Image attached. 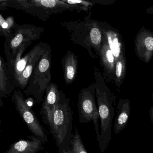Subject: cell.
<instances>
[{
  "instance_id": "1",
  "label": "cell",
  "mask_w": 153,
  "mask_h": 153,
  "mask_svg": "<svg viewBox=\"0 0 153 153\" xmlns=\"http://www.w3.org/2000/svg\"><path fill=\"white\" fill-rule=\"evenodd\" d=\"M94 76L101 129L98 146L101 152L104 153L112 139V123L114 116L117 97L111 92L106 85L102 72L97 67L94 68Z\"/></svg>"
},
{
  "instance_id": "2",
  "label": "cell",
  "mask_w": 153,
  "mask_h": 153,
  "mask_svg": "<svg viewBox=\"0 0 153 153\" xmlns=\"http://www.w3.org/2000/svg\"><path fill=\"white\" fill-rule=\"evenodd\" d=\"M48 126L59 149V153L70 148L73 136V112L70 100L61 90L60 98L56 105Z\"/></svg>"
},
{
  "instance_id": "3",
  "label": "cell",
  "mask_w": 153,
  "mask_h": 153,
  "mask_svg": "<svg viewBox=\"0 0 153 153\" xmlns=\"http://www.w3.org/2000/svg\"><path fill=\"white\" fill-rule=\"evenodd\" d=\"M1 10L12 8L22 10L44 21L53 15L66 11H80L75 5L67 4L63 0H1Z\"/></svg>"
},
{
  "instance_id": "4",
  "label": "cell",
  "mask_w": 153,
  "mask_h": 153,
  "mask_svg": "<svg viewBox=\"0 0 153 153\" xmlns=\"http://www.w3.org/2000/svg\"><path fill=\"white\" fill-rule=\"evenodd\" d=\"M51 49L48 45L33 71L27 87L23 91L27 96H33L37 104L42 102L46 89L51 83Z\"/></svg>"
},
{
  "instance_id": "5",
  "label": "cell",
  "mask_w": 153,
  "mask_h": 153,
  "mask_svg": "<svg viewBox=\"0 0 153 153\" xmlns=\"http://www.w3.org/2000/svg\"><path fill=\"white\" fill-rule=\"evenodd\" d=\"M95 85L93 83L88 87L81 89L79 94L77 109L80 123L93 121L97 134V142L100 138L99 112L95 101Z\"/></svg>"
},
{
  "instance_id": "6",
  "label": "cell",
  "mask_w": 153,
  "mask_h": 153,
  "mask_svg": "<svg viewBox=\"0 0 153 153\" xmlns=\"http://www.w3.org/2000/svg\"><path fill=\"white\" fill-rule=\"evenodd\" d=\"M44 31L43 27L31 24H17L13 37L10 41H5L4 42V52L7 58V64H10L14 59L21 45L39 40Z\"/></svg>"
},
{
  "instance_id": "7",
  "label": "cell",
  "mask_w": 153,
  "mask_h": 153,
  "mask_svg": "<svg viewBox=\"0 0 153 153\" xmlns=\"http://www.w3.org/2000/svg\"><path fill=\"white\" fill-rule=\"evenodd\" d=\"M11 101L21 119L25 122L33 135L44 144L48 141V137L33 111L27 104L22 90L16 89L11 95Z\"/></svg>"
},
{
  "instance_id": "8",
  "label": "cell",
  "mask_w": 153,
  "mask_h": 153,
  "mask_svg": "<svg viewBox=\"0 0 153 153\" xmlns=\"http://www.w3.org/2000/svg\"><path fill=\"white\" fill-rule=\"evenodd\" d=\"M92 12L83 19L75 21L64 22L62 23V26L66 28L69 35L70 38L76 44L85 49L91 58L95 59L96 56L92 51L90 44V23L89 20Z\"/></svg>"
},
{
  "instance_id": "9",
  "label": "cell",
  "mask_w": 153,
  "mask_h": 153,
  "mask_svg": "<svg viewBox=\"0 0 153 153\" xmlns=\"http://www.w3.org/2000/svg\"><path fill=\"white\" fill-rule=\"evenodd\" d=\"M32 44V42H28L21 45L19 48L14 59L10 64H7L16 87L20 76L27 65L39 50L45 45V43H39L34 46L33 49L27 53L24 57H22L28 46Z\"/></svg>"
},
{
  "instance_id": "10",
  "label": "cell",
  "mask_w": 153,
  "mask_h": 153,
  "mask_svg": "<svg viewBox=\"0 0 153 153\" xmlns=\"http://www.w3.org/2000/svg\"><path fill=\"white\" fill-rule=\"evenodd\" d=\"M99 24L102 30L105 40L114 56L115 62L125 57L124 42L119 30L105 21H99Z\"/></svg>"
},
{
  "instance_id": "11",
  "label": "cell",
  "mask_w": 153,
  "mask_h": 153,
  "mask_svg": "<svg viewBox=\"0 0 153 153\" xmlns=\"http://www.w3.org/2000/svg\"><path fill=\"white\" fill-rule=\"evenodd\" d=\"M135 51L138 59L146 63L150 62L153 56V33L141 27L136 35Z\"/></svg>"
},
{
  "instance_id": "12",
  "label": "cell",
  "mask_w": 153,
  "mask_h": 153,
  "mask_svg": "<svg viewBox=\"0 0 153 153\" xmlns=\"http://www.w3.org/2000/svg\"><path fill=\"white\" fill-rule=\"evenodd\" d=\"M61 92V90H59L58 86L52 82L46 89L39 113L43 122L46 125H48L52 117L55 106L60 98Z\"/></svg>"
},
{
  "instance_id": "13",
  "label": "cell",
  "mask_w": 153,
  "mask_h": 153,
  "mask_svg": "<svg viewBox=\"0 0 153 153\" xmlns=\"http://www.w3.org/2000/svg\"><path fill=\"white\" fill-rule=\"evenodd\" d=\"M16 85L6 62L0 56V107L4 105L2 98H8L16 90Z\"/></svg>"
},
{
  "instance_id": "14",
  "label": "cell",
  "mask_w": 153,
  "mask_h": 153,
  "mask_svg": "<svg viewBox=\"0 0 153 153\" xmlns=\"http://www.w3.org/2000/svg\"><path fill=\"white\" fill-rule=\"evenodd\" d=\"M100 65L103 69L102 76L106 82L113 80L115 60L104 37L103 42L99 53Z\"/></svg>"
},
{
  "instance_id": "15",
  "label": "cell",
  "mask_w": 153,
  "mask_h": 153,
  "mask_svg": "<svg viewBox=\"0 0 153 153\" xmlns=\"http://www.w3.org/2000/svg\"><path fill=\"white\" fill-rule=\"evenodd\" d=\"M27 139L20 140L11 144L4 153H37L44 148V143L34 136H27Z\"/></svg>"
},
{
  "instance_id": "16",
  "label": "cell",
  "mask_w": 153,
  "mask_h": 153,
  "mask_svg": "<svg viewBox=\"0 0 153 153\" xmlns=\"http://www.w3.org/2000/svg\"><path fill=\"white\" fill-rule=\"evenodd\" d=\"M131 107L128 99L121 98L119 100L116 109L114 123V135H117L125 128L130 116Z\"/></svg>"
},
{
  "instance_id": "17",
  "label": "cell",
  "mask_w": 153,
  "mask_h": 153,
  "mask_svg": "<svg viewBox=\"0 0 153 153\" xmlns=\"http://www.w3.org/2000/svg\"><path fill=\"white\" fill-rule=\"evenodd\" d=\"M63 70V77L66 85L72 84L76 77L78 68V59L76 55L68 51L61 62Z\"/></svg>"
},
{
  "instance_id": "18",
  "label": "cell",
  "mask_w": 153,
  "mask_h": 153,
  "mask_svg": "<svg viewBox=\"0 0 153 153\" xmlns=\"http://www.w3.org/2000/svg\"><path fill=\"white\" fill-rule=\"evenodd\" d=\"M48 45L45 43V45L39 50V51L32 58L25 68L21 74L20 78L17 84L16 88H18L21 90L24 91L28 85L30 77L33 73V71L37 64L39 59L45 52V50Z\"/></svg>"
},
{
  "instance_id": "19",
  "label": "cell",
  "mask_w": 153,
  "mask_h": 153,
  "mask_svg": "<svg viewBox=\"0 0 153 153\" xmlns=\"http://www.w3.org/2000/svg\"><path fill=\"white\" fill-rule=\"evenodd\" d=\"M17 24L15 18L12 16H9L6 19L0 15V35L5 37L7 42L10 41L13 37L15 27Z\"/></svg>"
},
{
  "instance_id": "20",
  "label": "cell",
  "mask_w": 153,
  "mask_h": 153,
  "mask_svg": "<svg viewBox=\"0 0 153 153\" xmlns=\"http://www.w3.org/2000/svg\"><path fill=\"white\" fill-rule=\"evenodd\" d=\"M127 61L126 57H122L115 62L113 81L115 86L120 88L123 83L126 75Z\"/></svg>"
},
{
  "instance_id": "21",
  "label": "cell",
  "mask_w": 153,
  "mask_h": 153,
  "mask_svg": "<svg viewBox=\"0 0 153 153\" xmlns=\"http://www.w3.org/2000/svg\"><path fill=\"white\" fill-rule=\"evenodd\" d=\"M70 147L73 153H88L76 126L73 137L71 140Z\"/></svg>"
},
{
  "instance_id": "22",
  "label": "cell",
  "mask_w": 153,
  "mask_h": 153,
  "mask_svg": "<svg viewBox=\"0 0 153 153\" xmlns=\"http://www.w3.org/2000/svg\"><path fill=\"white\" fill-rule=\"evenodd\" d=\"M64 2L71 5H75L81 11H87L90 10L95 3L92 1H73V0H63Z\"/></svg>"
},
{
  "instance_id": "23",
  "label": "cell",
  "mask_w": 153,
  "mask_h": 153,
  "mask_svg": "<svg viewBox=\"0 0 153 153\" xmlns=\"http://www.w3.org/2000/svg\"><path fill=\"white\" fill-rule=\"evenodd\" d=\"M95 4H100L103 5H109L113 4L115 1V0H92Z\"/></svg>"
},
{
  "instance_id": "24",
  "label": "cell",
  "mask_w": 153,
  "mask_h": 153,
  "mask_svg": "<svg viewBox=\"0 0 153 153\" xmlns=\"http://www.w3.org/2000/svg\"><path fill=\"white\" fill-rule=\"evenodd\" d=\"M152 101H153V105L149 108V114L151 122H152L153 124V94H152Z\"/></svg>"
},
{
  "instance_id": "25",
  "label": "cell",
  "mask_w": 153,
  "mask_h": 153,
  "mask_svg": "<svg viewBox=\"0 0 153 153\" xmlns=\"http://www.w3.org/2000/svg\"><path fill=\"white\" fill-rule=\"evenodd\" d=\"M146 13L147 14H153V7L148 8L146 10Z\"/></svg>"
},
{
  "instance_id": "26",
  "label": "cell",
  "mask_w": 153,
  "mask_h": 153,
  "mask_svg": "<svg viewBox=\"0 0 153 153\" xmlns=\"http://www.w3.org/2000/svg\"><path fill=\"white\" fill-rule=\"evenodd\" d=\"M62 153H73L72 150L71 149L70 147L67 149V150H64Z\"/></svg>"
}]
</instances>
